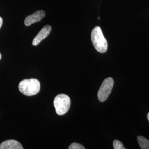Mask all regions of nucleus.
Wrapping results in <instances>:
<instances>
[{
    "label": "nucleus",
    "instance_id": "obj_5",
    "mask_svg": "<svg viewBox=\"0 0 149 149\" xmlns=\"http://www.w3.org/2000/svg\"><path fill=\"white\" fill-rule=\"evenodd\" d=\"M52 31V27L49 25L45 26L39 32V33L34 38L32 44L34 46H37L43 40L45 39L50 34Z\"/></svg>",
    "mask_w": 149,
    "mask_h": 149
},
{
    "label": "nucleus",
    "instance_id": "obj_13",
    "mask_svg": "<svg viewBox=\"0 0 149 149\" xmlns=\"http://www.w3.org/2000/svg\"><path fill=\"white\" fill-rule=\"evenodd\" d=\"M1 58H2V55H1V54L0 53V60L1 59Z\"/></svg>",
    "mask_w": 149,
    "mask_h": 149
},
{
    "label": "nucleus",
    "instance_id": "obj_6",
    "mask_svg": "<svg viewBox=\"0 0 149 149\" xmlns=\"http://www.w3.org/2000/svg\"><path fill=\"white\" fill-rule=\"evenodd\" d=\"M45 16V12L42 10L38 11L30 16L26 17L24 24L26 26H29L32 24L40 21Z\"/></svg>",
    "mask_w": 149,
    "mask_h": 149
},
{
    "label": "nucleus",
    "instance_id": "obj_7",
    "mask_svg": "<svg viewBox=\"0 0 149 149\" xmlns=\"http://www.w3.org/2000/svg\"><path fill=\"white\" fill-rule=\"evenodd\" d=\"M21 144L15 140H8L0 145V149H23Z\"/></svg>",
    "mask_w": 149,
    "mask_h": 149
},
{
    "label": "nucleus",
    "instance_id": "obj_11",
    "mask_svg": "<svg viewBox=\"0 0 149 149\" xmlns=\"http://www.w3.org/2000/svg\"><path fill=\"white\" fill-rule=\"evenodd\" d=\"M2 24H3V19H2V18L0 17V28L2 27Z\"/></svg>",
    "mask_w": 149,
    "mask_h": 149
},
{
    "label": "nucleus",
    "instance_id": "obj_8",
    "mask_svg": "<svg viewBox=\"0 0 149 149\" xmlns=\"http://www.w3.org/2000/svg\"><path fill=\"white\" fill-rule=\"evenodd\" d=\"M138 141L140 148L142 149H149V140L142 136H138Z\"/></svg>",
    "mask_w": 149,
    "mask_h": 149
},
{
    "label": "nucleus",
    "instance_id": "obj_3",
    "mask_svg": "<svg viewBox=\"0 0 149 149\" xmlns=\"http://www.w3.org/2000/svg\"><path fill=\"white\" fill-rule=\"evenodd\" d=\"M71 105L69 97L65 94H60L55 97L54 100V106L56 113L62 116L69 111Z\"/></svg>",
    "mask_w": 149,
    "mask_h": 149
},
{
    "label": "nucleus",
    "instance_id": "obj_4",
    "mask_svg": "<svg viewBox=\"0 0 149 149\" xmlns=\"http://www.w3.org/2000/svg\"><path fill=\"white\" fill-rule=\"evenodd\" d=\"M114 84V80L112 77H108L103 81L98 92V98L100 101L103 102L106 101L112 92Z\"/></svg>",
    "mask_w": 149,
    "mask_h": 149
},
{
    "label": "nucleus",
    "instance_id": "obj_12",
    "mask_svg": "<svg viewBox=\"0 0 149 149\" xmlns=\"http://www.w3.org/2000/svg\"><path fill=\"white\" fill-rule=\"evenodd\" d=\"M147 117H148V120L149 121V113L148 114V116H147Z\"/></svg>",
    "mask_w": 149,
    "mask_h": 149
},
{
    "label": "nucleus",
    "instance_id": "obj_2",
    "mask_svg": "<svg viewBox=\"0 0 149 149\" xmlns=\"http://www.w3.org/2000/svg\"><path fill=\"white\" fill-rule=\"evenodd\" d=\"M18 87L23 95L27 96H34L39 93L40 90V84L36 79H25L19 83Z\"/></svg>",
    "mask_w": 149,
    "mask_h": 149
},
{
    "label": "nucleus",
    "instance_id": "obj_10",
    "mask_svg": "<svg viewBox=\"0 0 149 149\" xmlns=\"http://www.w3.org/2000/svg\"><path fill=\"white\" fill-rule=\"evenodd\" d=\"M69 149H85V148L79 143H74L72 144H71L69 147Z\"/></svg>",
    "mask_w": 149,
    "mask_h": 149
},
{
    "label": "nucleus",
    "instance_id": "obj_9",
    "mask_svg": "<svg viewBox=\"0 0 149 149\" xmlns=\"http://www.w3.org/2000/svg\"><path fill=\"white\" fill-rule=\"evenodd\" d=\"M113 147L114 149H125V148L124 146L122 143H121V141H120L119 140H115L113 141Z\"/></svg>",
    "mask_w": 149,
    "mask_h": 149
},
{
    "label": "nucleus",
    "instance_id": "obj_1",
    "mask_svg": "<svg viewBox=\"0 0 149 149\" xmlns=\"http://www.w3.org/2000/svg\"><path fill=\"white\" fill-rule=\"evenodd\" d=\"M91 40L96 50L101 53H106L108 49V43L100 27H96L91 32Z\"/></svg>",
    "mask_w": 149,
    "mask_h": 149
}]
</instances>
